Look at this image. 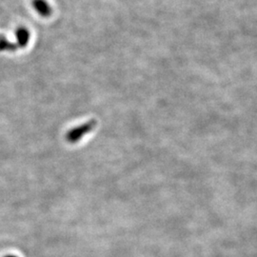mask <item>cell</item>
<instances>
[{"mask_svg": "<svg viewBox=\"0 0 257 257\" xmlns=\"http://www.w3.org/2000/svg\"><path fill=\"white\" fill-rule=\"evenodd\" d=\"M30 32L27 28L19 27L15 31V38H16V46L19 48H25L28 46L30 41Z\"/></svg>", "mask_w": 257, "mask_h": 257, "instance_id": "cell-3", "label": "cell"}, {"mask_svg": "<svg viewBox=\"0 0 257 257\" xmlns=\"http://www.w3.org/2000/svg\"><path fill=\"white\" fill-rule=\"evenodd\" d=\"M17 49L16 44L9 41L5 36L0 35V51L15 52Z\"/></svg>", "mask_w": 257, "mask_h": 257, "instance_id": "cell-4", "label": "cell"}, {"mask_svg": "<svg viewBox=\"0 0 257 257\" xmlns=\"http://www.w3.org/2000/svg\"><path fill=\"white\" fill-rule=\"evenodd\" d=\"M96 120H91L89 122H86L76 128H71L68 132L66 138L70 143H77L81 138H83L86 134H88L96 128Z\"/></svg>", "mask_w": 257, "mask_h": 257, "instance_id": "cell-1", "label": "cell"}, {"mask_svg": "<svg viewBox=\"0 0 257 257\" xmlns=\"http://www.w3.org/2000/svg\"><path fill=\"white\" fill-rule=\"evenodd\" d=\"M32 5L36 13L42 17H49L52 14V7L46 0H32Z\"/></svg>", "mask_w": 257, "mask_h": 257, "instance_id": "cell-2", "label": "cell"}, {"mask_svg": "<svg viewBox=\"0 0 257 257\" xmlns=\"http://www.w3.org/2000/svg\"><path fill=\"white\" fill-rule=\"evenodd\" d=\"M15 257V256H7V257Z\"/></svg>", "mask_w": 257, "mask_h": 257, "instance_id": "cell-5", "label": "cell"}]
</instances>
